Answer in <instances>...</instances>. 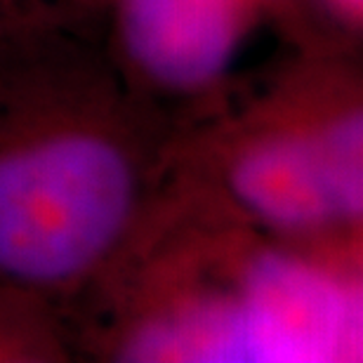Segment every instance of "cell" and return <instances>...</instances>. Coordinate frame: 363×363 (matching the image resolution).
<instances>
[{
	"instance_id": "obj_1",
	"label": "cell",
	"mask_w": 363,
	"mask_h": 363,
	"mask_svg": "<svg viewBox=\"0 0 363 363\" xmlns=\"http://www.w3.org/2000/svg\"><path fill=\"white\" fill-rule=\"evenodd\" d=\"M156 245L108 352L130 363H352L363 354L359 236L281 241L224 213Z\"/></svg>"
},
{
	"instance_id": "obj_2",
	"label": "cell",
	"mask_w": 363,
	"mask_h": 363,
	"mask_svg": "<svg viewBox=\"0 0 363 363\" xmlns=\"http://www.w3.org/2000/svg\"><path fill=\"white\" fill-rule=\"evenodd\" d=\"M144 170L121 128L88 111L0 133V283L67 290L121 255L142 213Z\"/></svg>"
},
{
	"instance_id": "obj_3",
	"label": "cell",
	"mask_w": 363,
	"mask_h": 363,
	"mask_svg": "<svg viewBox=\"0 0 363 363\" xmlns=\"http://www.w3.org/2000/svg\"><path fill=\"white\" fill-rule=\"evenodd\" d=\"M215 177L231 217L293 241L359 236L321 154L286 106L264 97L215 147Z\"/></svg>"
},
{
	"instance_id": "obj_4",
	"label": "cell",
	"mask_w": 363,
	"mask_h": 363,
	"mask_svg": "<svg viewBox=\"0 0 363 363\" xmlns=\"http://www.w3.org/2000/svg\"><path fill=\"white\" fill-rule=\"evenodd\" d=\"M262 0H118L125 55L168 90H203L236 60Z\"/></svg>"
},
{
	"instance_id": "obj_5",
	"label": "cell",
	"mask_w": 363,
	"mask_h": 363,
	"mask_svg": "<svg viewBox=\"0 0 363 363\" xmlns=\"http://www.w3.org/2000/svg\"><path fill=\"white\" fill-rule=\"evenodd\" d=\"M60 352L48 328L14 304H0V361H52Z\"/></svg>"
},
{
	"instance_id": "obj_6",
	"label": "cell",
	"mask_w": 363,
	"mask_h": 363,
	"mask_svg": "<svg viewBox=\"0 0 363 363\" xmlns=\"http://www.w3.org/2000/svg\"><path fill=\"white\" fill-rule=\"evenodd\" d=\"M330 14L345 26L359 28L363 21V0H321Z\"/></svg>"
},
{
	"instance_id": "obj_7",
	"label": "cell",
	"mask_w": 363,
	"mask_h": 363,
	"mask_svg": "<svg viewBox=\"0 0 363 363\" xmlns=\"http://www.w3.org/2000/svg\"><path fill=\"white\" fill-rule=\"evenodd\" d=\"M262 3H264V7H267V10H269V7H274L276 3H279V0H262Z\"/></svg>"
}]
</instances>
